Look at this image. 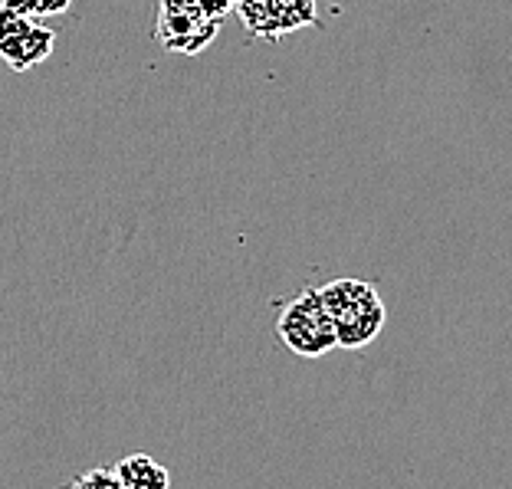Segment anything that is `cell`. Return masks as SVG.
<instances>
[{
    "instance_id": "cell-6",
    "label": "cell",
    "mask_w": 512,
    "mask_h": 489,
    "mask_svg": "<svg viewBox=\"0 0 512 489\" xmlns=\"http://www.w3.org/2000/svg\"><path fill=\"white\" fill-rule=\"evenodd\" d=\"M112 470L122 489H171V473L148 453H128Z\"/></svg>"
},
{
    "instance_id": "cell-5",
    "label": "cell",
    "mask_w": 512,
    "mask_h": 489,
    "mask_svg": "<svg viewBox=\"0 0 512 489\" xmlns=\"http://www.w3.org/2000/svg\"><path fill=\"white\" fill-rule=\"evenodd\" d=\"M56 33L46 27V23L33 20L30 27H23L14 37H7L0 43V60H4L14 73H27V69L40 66L46 56L53 53Z\"/></svg>"
},
{
    "instance_id": "cell-2",
    "label": "cell",
    "mask_w": 512,
    "mask_h": 489,
    "mask_svg": "<svg viewBox=\"0 0 512 489\" xmlns=\"http://www.w3.org/2000/svg\"><path fill=\"white\" fill-rule=\"evenodd\" d=\"M276 335L289 352L296 358H306V362L339 348L332 316H329V309H325L319 289H306V293H299L296 299L286 302L276 319Z\"/></svg>"
},
{
    "instance_id": "cell-7",
    "label": "cell",
    "mask_w": 512,
    "mask_h": 489,
    "mask_svg": "<svg viewBox=\"0 0 512 489\" xmlns=\"http://www.w3.org/2000/svg\"><path fill=\"white\" fill-rule=\"evenodd\" d=\"M0 4L30 20H46L56 14H66V10L73 7V0H0Z\"/></svg>"
},
{
    "instance_id": "cell-10",
    "label": "cell",
    "mask_w": 512,
    "mask_h": 489,
    "mask_svg": "<svg viewBox=\"0 0 512 489\" xmlns=\"http://www.w3.org/2000/svg\"><path fill=\"white\" fill-rule=\"evenodd\" d=\"M158 10H201V0H161ZM207 20H211V17H207Z\"/></svg>"
},
{
    "instance_id": "cell-1",
    "label": "cell",
    "mask_w": 512,
    "mask_h": 489,
    "mask_svg": "<svg viewBox=\"0 0 512 489\" xmlns=\"http://www.w3.org/2000/svg\"><path fill=\"white\" fill-rule=\"evenodd\" d=\"M319 296L329 309L335 339L339 348H365L381 335L384 322H388V309L378 296V289L365 283V279L345 276L332 279L319 289Z\"/></svg>"
},
{
    "instance_id": "cell-4",
    "label": "cell",
    "mask_w": 512,
    "mask_h": 489,
    "mask_svg": "<svg viewBox=\"0 0 512 489\" xmlns=\"http://www.w3.org/2000/svg\"><path fill=\"white\" fill-rule=\"evenodd\" d=\"M220 23L207 20L204 10H158V43L171 53H201L217 37Z\"/></svg>"
},
{
    "instance_id": "cell-3",
    "label": "cell",
    "mask_w": 512,
    "mask_h": 489,
    "mask_svg": "<svg viewBox=\"0 0 512 489\" xmlns=\"http://www.w3.org/2000/svg\"><path fill=\"white\" fill-rule=\"evenodd\" d=\"M234 10L260 40H283L286 33L319 23L316 0H234Z\"/></svg>"
},
{
    "instance_id": "cell-9",
    "label": "cell",
    "mask_w": 512,
    "mask_h": 489,
    "mask_svg": "<svg viewBox=\"0 0 512 489\" xmlns=\"http://www.w3.org/2000/svg\"><path fill=\"white\" fill-rule=\"evenodd\" d=\"M30 23H33L30 17H23V14H17V10L0 4V43H4L7 37H14V33H20L23 27H30Z\"/></svg>"
},
{
    "instance_id": "cell-8",
    "label": "cell",
    "mask_w": 512,
    "mask_h": 489,
    "mask_svg": "<svg viewBox=\"0 0 512 489\" xmlns=\"http://www.w3.org/2000/svg\"><path fill=\"white\" fill-rule=\"evenodd\" d=\"M63 489H122L115 480V470L109 467H92L86 473H79L73 483H66Z\"/></svg>"
}]
</instances>
